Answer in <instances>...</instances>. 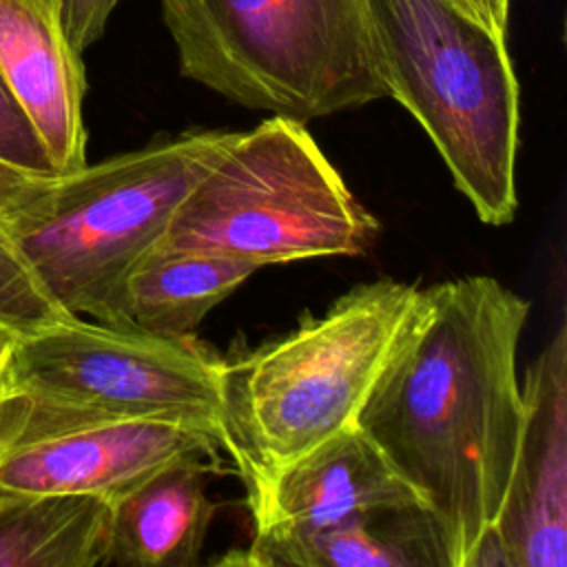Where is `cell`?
I'll return each mask as SVG.
<instances>
[{
	"label": "cell",
	"mask_w": 567,
	"mask_h": 567,
	"mask_svg": "<svg viewBox=\"0 0 567 567\" xmlns=\"http://www.w3.org/2000/svg\"><path fill=\"white\" fill-rule=\"evenodd\" d=\"M529 301L494 277L421 288L357 425L434 518L450 567H463L498 518L523 394L516 350Z\"/></svg>",
	"instance_id": "1"
},
{
	"label": "cell",
	"mask_w": 567,
	"mask_h": 567,
	"mask_svg": "<svg viewBox=\"0 0 567 567\" xmlns=\"http://www.w3.org/2000/svg\"><path fill=\"white\" fill-rule=\"evenodd\" d=\"M237 133L175 137L55 175L0 230L42 292L66 315L128 328L124 288L177 206Z\"/></svg>",
	"instance_id": "2"
},
{
	"label": "cell",
	"mask_w": 567,
	"mask_h": 567,
	"mask_svg": "<svg viewBox=\"0 0 567 567\" xmlns=\"http://www.w3.org/2000/svg\"><path fill=\"white\" fill-rule=\"evenodd\" d=\"M385 97L427 133L454 186L492 226L518 210L520 89L505 35L458 0H361Z\"/></svg>",
	"instance_id": "3"
},
{
	"label": "cell",
	"mask_w": 567,
	"mask_h": 567,
	"mask_svg": "<svg viewBox=\"0 0 567 567\" xmlns=\"http://www.w3.org/2000/svg\"><path fill=\"white\" fill-rule=\"evenodd\" d=\"M419 292L394 279L361 284L321 317L221 359V447L241 478L275 470L357 421Z\"/></svg>",
	"instance_id": "4"
},
{
	"label": "cell",
	"mask_w": 567,
	"mask_h": 567,
	"mask_svg": "<svg viewBox=\"0 0 567 567\" xmlns=\"http://www.w3.org/2000/svg\"><path fill=\"white\" fill-rule=\"evenodd\" d=\"M179 73L297 122L385 97L361 0H159Z\"/></svg>",
	"instance_id": "5"
},
{
	"label": "cell",
	"mask_w": 567,
	"mask_h": 567,
	"mask_svg": "<svg viewBox=\"0 0 567 567\" xmlns=\"http://www.w3.org/2000/svg\"><path fill=\"white\" fill-rule=\"evenodd\" d=\"M379 233L303 122L272 115L237 133L177 206L159 246L257 268L361 255Z\"/></svg>",
	"instance_id": "6"
},
{
	"label": "cell",
	"mask_w": 567,
	"mask_h": 567,
	"mask_svg": "<svg viewBox=\"0 0 567 567\" xmlns=\"http://www.w3.org/2000/svg\"><path fill=\"white\" fill-rule=\"evenodd\" d=\"M221 359L193 337L64 317L13 339L0 392L204 427L221 443Z\"/></svg>",
	"instance_id": "7"
},
{
	"label": "cell",
	"mask_w": 567,
	"mask_h": 567,
	"mask_svg": "<svg viewBox=\"0 0 567 567\" xmlns=\"http://www.w3.org/2000/svg\"><path fill=\"white\" fill-rule=\"evenodd\" d=\"M219 447L213 432L188 423L0 392V492L93 494L113 503L173 461H217Z\"/></svg>",
	"instance_id": "8"
},
{
	"label": "cell",
	"mask_w": 567,
	"mask_h": 567,
	"mask_svg": "<svg viewBox=\"0 0 567 567\" xmlns=\"http://www.w3.org/2000/svg\"><path fill=\"white\" fill-rule=\"evenodd\" d=\"M523 425L494 527L512 567L567 565V326L527 368Z\"/></svg>",
	"instance_id": "9"
},
{
	"label": "cell",
	"mask_w": 567,
	"mask_h": 567,
	"mask_svg": "<svg viewBox=\"0 0 567 567\" xmlns=\"http://www.w3.org/2000/svg\"><path fill=\"white\" fill-rule=\"evenodd\" d=\"M244 483L255 536L303 534L370 512L423 505L357 423Z\"/></svg>",
	"instance_id": "10"
},
{
	"label": "cell",
	"mask_w": 567,
	"mask_h": 567,
	"mask_svg": "<svg viewBox=\"0 0 567 567\" xmlns=\"http://www.w3.org/2000/svg\"><path fill=\"white\" fill-rule=\"evenodd\" d=\"M0 75L35 128L58 175L86 164L82 53L60 0H0Z\"/></svg>",
	"instance_id": "11"
},
{
	"label": "cell",
	"mask_w": 567,
	"mask_h": 567,
	"mask_svg": "<svg viewBox=\"0 0 567 567\" xmlns=\"http://www.w3.org/2000/svg\"><path fill=\"white\" fill-rule=\"evenodd\" d=\"M213 465L173 461L113 501L104 567H193L215 516L206 494Z\"/></svg>",
	"instance_id": "12"
},
{
	"label": "cell",
	"mask_w": 567,
	"mask_h": 567,
	"mask_svg": "<svg viewBox=\"0 0 567 567\" xmlns=\"http://www.w3.org/2000/svg\"><path fill=\"white\" fill-rule=\"evenodd\" d=\"M239 560L257 567H450L423 505L370 512L303 534L252 536Z\"/></svg>",
	"instance_id": "13"
},
{
	"label": "cell",
	"mask_w": 567,
	"mask_h": 567,
	"mask_svg": "<svg viewBox=\"0 0 567 567\" xmlns=\"http://www.w3.org/2000/svg\"><path fill=\"white\" fill-rule=\"evenodd\" d=\"M255 270L237 257L157 244L126 279V326L159 337H193L202 319Z\"/></svg>",
	"instance_id": "14"
},
{
	"label": "cell",
	"mask_w": 567,
	"mask_h": 567,
	"mask_svg": "<svg viewBox=\"0 0 567 567\" xmlns=\"http://www.w3.org/2000/svg\"><path fill=\"white\" fill-rule=\"evenodd\" d=\"M111 509L93 494L0 492V567H104Z\"/></svg>",
	"instance_id": "15"
},
{
	"label": "cell",
	"mask_w": 567,
	"mask_h": 567,
	"mask_svg": "<svg viewBox=\"0 0 567 567\" xmlns=\"http://www.w3.org/2000/svg\"><path fill=\"white\" fill-rule=\"evenodd\" d=\"M66 315L38 286L4 233L0 230V332L22 337Z\"/></svg>",
	"instance_id": "16"
},
{
	"label": "cell",
	"mask_w": 567,
	"mask_h": 567,
	"mask_svg": "<svg viewBox=\"0 0 567 567\" xmlns=\"http://www.w3.org/2000/svg\"><path fill=\"white\" fill-rule=\"evenodd\" d=\"M0 159L35 175H58L35 128L0 75Z\"/></svg>",
	"instance_id": "17"
},
{
	"label": "cell",
	"mask_w": 567,
	"mask_h": 567,
	"mask_svg": "<svg viewBox=\"0 0 567 567\" xmlns=\"http://www.w3.org/2000/svg\"><path fill=\"white\" fill-rule=\"evenodd\" d=\"M120 0H60V16L71 44L84 53L95 44Z\"/></svg>",
	"instance_id": "18"
},
{
	"label": "cell",
	"mask_w": 567,
	"mask_h": 567,
	"mask_svg": "<svg viewBox=\"0 0 567 567\" xmlns=\"http://www.w3.org/2000/svg\"><path fill=\"white\" fill-rule=\"evenodd\" d=\"M55 175H35L0 159V226L29 204Z\"/></svg>",
	"instance_id": "19"
},
{
	"label": "cell",
	"mask_w": 567,
	"mask_h": 567,
	"mask_svg": "<svg viewBox=\"0 0 567 567\" xmlns=\"http://www.w3.org/2000/svg\"><path fill=\"white\" fill-rule=\"evenodd\" d=\"M470 13H474L489 29L505 35L509 20V0H458Z\"/></svg>",
	"instance_id": "20"
},
{
	"label": "cell",
	"mask_w": 567,
	"mask_h": 567,
	"mask_svg": "<svg viewBox=\"0 0 567 567\" xmlns=\"http://www.w3.org/2000/svg\"><path fill=\"white\" fill-rule=\"evenodd\" d=\"M13 339H16V337L0 332V379H2V372H4V365H7V359H9V352H11Z\"/></svg>",
	"instance_id": "21"
}]
</instances>
